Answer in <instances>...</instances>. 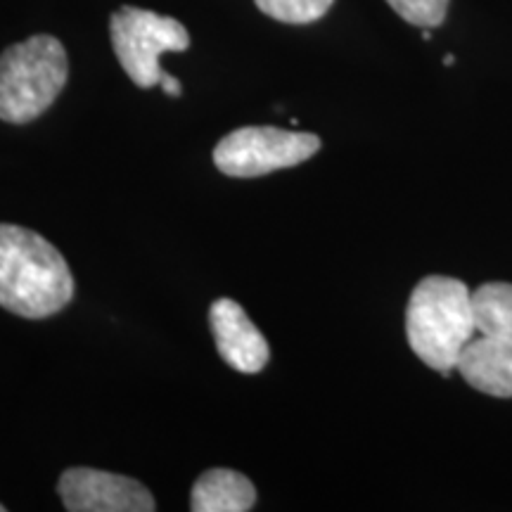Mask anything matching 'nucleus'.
<instances>
[{
  "label": "nucleus",
  "mask_w": 512,
  "mask_h": 512,
  "mask_svg": "<svg viewBox=\"0 0 512 512\" xmlns=\"http://www.w3.org/2000/svg\"><path fill=\"white\" fill-rule=\"evenodd\" d=\"M477 335L512 342V285L486 283L472 292Z\"/></svg>",
  "instance_id": "10"
},
{
  "label": "nucleus",
  "mask_w": 512,
  "mask_h": 512,
  "mask_svg": "<svg viewBox=\"0 0 512 512\" xmlns=\"http://www.w3.org/2000/svg\"><path fill=\"white\" fill-rule=\"evenodd\" d=\"M69 81L67 50L55 36L38 34L0 55V119L29 124L50 110Z\"/></svg>",
  "instance_id": "3"
},
{
  "label": "nucleus",
  "mask_w": 512,
  "mask_h": 512,
  "mask_svg": "<svg viewBox=\"0 0 512 512\" xmlns=\"http://www.w3.org/2000/svg\"><path fill=\"white\" fill-rule=\"evenodd\" d=\"M422 38H425V41H430L432 31H430V29H422Z\"/></svg>",
  "instance_id": "15"
},
{
  "label": "nucleus",
  "mask_w": 512,
  "mask_h": 512,
  "mask_svg": "<svg viewBox=\"0 0 512 512\" xmlns=\"http://www.w3.org/2000/svg\"><path fill=\"white\" fill-rule=\"evenodd\" d=\"M320 150L313 133L283 131L275 126L235 128L214 147V164L230 178H259L304 164Z\"/></svg>",
  "instance_id": "5"
},
{
  "label": "nucleus",
  "mask_w": 512,
  "mask_h": 512,
  "mask_svg": "<svg viewBox=\"0 0 512 512\" xmlns=\"http://www.w3.org/2000/svg\"><path fill=\"white\" fill-rule=\"evenodd\" d=\"M57 494L69 512H152L157 508L155 496L138 479L93 467L64 470Z\"/></svg>",
  "instance_id": "6"
},
{
  "label": "nucleus",
  "mask_w": 512,
  "mask_h": 512,
  "mask_svg": "<svg viewBox=\"0 0 512 512\" xmlns=\"http://www.w3.org/2000/svg\"><path fill=\"white\" fill-rule=\"evenodd\" d=\"M209 328L223 361L238 373L254 375L266 368L271 349L266 337L233 299L221 297L209 309Z\"/></svg>",
  "instance_id": "7"
},
{
  "label": "nucleus",
  "mask_w": 512,
  "mask_h": 512,
  "mask_svg": "<svg viewBox=\"0 0 512 512\" xmlns=\"http://www.w3.org/2000/svg\"><path fill=\"white\" fill-rule=\"evenodd\" d=\"M74 275L53 242L34 230L0 223V306L41 320L67 309Z\"/></svg>",
  "instance_id": "1"
},
{
  "label": "nucleus",
  "mask_w": 512,
  "mask_h": 512,
  "mask_svg": "<svg viewBox=\"0 0 512 512\" xmlns=\"http://www.w3.org/2000/svg\"><path fill=\"white\" fill-rule=\"evenodd\" d=\"M406 337L425 366L448 377L477 337L472 292L463 280L427 275L415 285L406 309Z\"/></svg>",
  "instance_id": "2"
},
{
  "label": "nucleus",
  "mask_w": 512,
  "mask_h": 512,
  "mask_svg": "<svg viewBox=\"0 0 512 512\" xmlns=\"http://www.w3.org/2000/svg\"><path fill=\"white\" fill-rule=\"evenodd\" d=\"M444 64H446V67H451V64H456V57L446 55V57H444Z\"/></svg>",
  "instance_id": "14"
},
{
  "label": "nucleus",
  "mask_w": 512,
  "mask_h": 512,
  "mask_svg": "<svg viewBox=\"0 0 512 512\" xmlns=\"http://www.w3.org/2000/svg\"><path fill=\"white\" fill-rule=\"evenodd\" d=\"M159 86H162L164 93L171 95V98H181V95H183L181 81L174 79V76L166 74V72H164V76H162V81H159Z\"/></svg>",
  "instance_id": "13"
},
{
  "label": "nucleus",
  "mask_w": 512,
  "mask_h": 512,
  "mask_svg": "<svg viewBox=\"0 0 512 512\" xmlns=\"http://www.w3.org/2000/svg\"><path fill=\"white\" fill-rule=\"evenodd\" d=\"M401 19L420 29H437L446 19L451 0H387Z\"/></svg>",
  "instance_id": "12"
},
{
  "label": "nucleus",
  "mask_w": 512,
  "mask_h": 512,
  "mask_svg": "<svg viewBox=\"0 0 512 512\" xmlns=\"http://www.w3.org/2000/svg\"><path fill=\"white\" fill-rule=\"evenodd\" d=\"M264 15L283 24H313L328 15L335 0H254Z\"/></svg>",
  "instance_id": "11"
},
{
  "label": "nucleus",
  "mask_w": 512,
  "mask_h": 512,
  "mask_svg": "<svg viewBox=\"0 0 512 512\" xmlns=\"http://www.w3.org/2000/svg\"><path fill=\"white\" fill-rule=\"evenodd\" d=\"M0 512H5V505H0Z\"/></svg>",
  "instance_id": "16"
},
{
  "label": "nucleus",
  "mask_w": 512,
  "mask_h": 512,
  "mask_svg": "<svg viewBox=\"0 0 512 512\" xmlns=\"http://www.w3.org/2000/svg\"><path fill=\"white\" fill-rule=\"evenodd\" d=\"M456 370L477 392L512 399V342L508 339L475 337L460 354Z\"/></svg>",
  "instance_id": "8"
},
{
  "label": "nucleus",
  "mask_w": 512,
  "mask_h": 512,
  "mask_svg": "<svg viewBox=\"0 0 512 512\" xmlns=\"http://www.w3.org/2000/svg\"><path fill=\"white\" fill-rule=\"evenodd\" d=\"M110 36L121 69L143 91L162 81L164 69L159 57L185 53L190 48L188 29L178 19L133 5H124L110 17Z\"/></svg>",
  "instance_id": "4"
},
{
  "label": "nucleus",
  "mask_w": 512,
  "mask_h": 512,
  "mask_svg": "<svg viewBox=\"0 0 512 512\" xmlns=\"http://www.w3.org/2000/svg\"><path fill=\"white\" fill-rule=\"evenodd\" d=\"M256 505V486L238 470L214 467L197 477L190 491L192 512H247Z\"/></svg>",
  "instance_id": "9"
}]
</instances>
